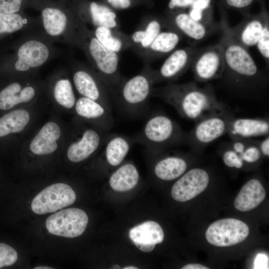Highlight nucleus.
<instances>
[{"instance_id":"nucleus-37","label":"nucleus","mask_w":269,"mask_h":269,"mask_svg":"<svg viewBox=\"0 0 269 269\" xmlns=\"http://www.w3.org/2000/svg\"><path fill=\"white\" fill-rule=\"evenodd\" d=\"M262 154L259 148L257 140L251 139L241 154L242 158L244 162L248 163H254L258 162Z\"/></svg>"},{"instance_id":"nucleus-42","label":"nucleus","mask_w":269,"mask_h":269,"mask_svg":"<svg viewBox=\"0 0 269 269\" xmlns=\"http://www.w3.org/2000/svg\"><path fill=\"white\" fill-rule=\"evenodd\" d=\"M257 143L262 154L269 156V135L265 136L263 139L257 140Z\"/></svg>"},{"instance_id":"nucleus-46","label":"nucleus","mask_w":269,"mask_h":269,"mask_svg":"<svg viewBox=\"0 0 269 269\" xmlns=\"http://www.w3.org/2000/svg\"><path fill=\"white\" fill-rule=\"evenodd\" d=\"M52 269L53 268H50L49 267H45V266L37 267L34 268V269Z\"/></svg>"},{"instance_id":"nucleus-24","label":"nucleus","mask_w":269,"mask_h":269,"mask_svg":"<svg viewBox=\"0 0 269 269\" xmlns=\"http://www.w3.org/2000/svg\"><path fill=\"white\" fill-rule=\"evenodd\" d=\"M61 135L59 127L55 123L48 122L43 126L32 140L29 148L36 155L52 153L57 148V140Z\"/></svg>"},{"instance_id":"nucleus-33","label":"nucleus","mask_w":269,"mask_h":269,"mask_svg":"<svg viewBox=\"0 0 269 269\" xmlns=\"http://www.w3.org/2000/svg\"><path fill=\"white\" fill-rule=\"evenodd\" d=\"M26 19L16 13L0 12V34L12 33L23 28Z\"/></svg>"},{"instance_id":"nucleus-28","label":"nucleus","mask_w":269,"mask_h":269,"mask_svg":"<svg viewBox=\"0 0 269 269\" xmlns=\"http://www.w3.org/2000/svg\"><path fill=\"white\" fill-rule=\"evenodd\" d=\"M139 178L136 167L132 163H127L112 173L109 179V184L116 191H127L132 189L137 185Z\"/></svg>"},{"instance_id":"nucleus-1","label":"nucleus","mask_w":269,"mask_h":269,"mask_svg":"<svg viewBox=\"0 0 269 269\" xmlns=\"http://www.w3.org/2000/svg\"><path fill=\"white\" fill-rule=\"evenodd\" d=\"M221 26L222 36L219 43L224 61L222 78L240 94L259 96L267 86V77L259 69L247 48L233 36L227 22L221 21Z\"/></svg>"},{"instance_id":"nucleus-38","label":"nucleus","mask_w":269,"mask_h":269,"mask_svg":"<svg viewBox=\"0 0 269 269\" xmlns=\"http://www.w3.org/2000/svg\"><path fill=\"white\" fill-rule=\"evenodd\" d=\"M210 2L211 0H193L189 15L195 20L204 23L203 11L208 8Z\"/></svg>"},{"instance_id":"nucleus-32","label":"nucleus","mask_w":269,"mask_h":269,"mask_svg":"<svg viewBox=\"0 0 269 269\" xmlns=\"http://www.w3.org/2000/svg\"><path fill=\"white\" fill-rule=\"evenodd\" d=\"M54 96L59 104L67 109H71L75 105L74 93L69 79H61L57 82L54 89Z\"/></svg>"},{"instance_id":"nucleus-19","label":"nucleus","mask_w":269,"mask_h":269,"mask_svg":"<svg viewBox=\"0 0 269 269\" xmlns=\"http://www.w3.org/2000/svg\"><path fill=\"white\" fill-rule=\"evenodd\" d=\"M164 21L167 28L174 29L182 36L196 41L205 38L211 29L210 24L196 21L184 12L176 14Z\"/></svg>"},{"instance_id":"nucleus-2","label":"nucleus","mask_w":269,"mask_h":269,"mask_svg":"<svg viewBox=\"0 0 269 269\" xmlns=\"http://www.w3.org/2000/svg\"><path fill=\"white\" fill-rule=\"evenodd\" d=\"M152 96L173 107L182 118L195 122L228 109L211 84L201 87L195 81L153 88Z\"/></svg>"},{"instance_id":"nucleus-34","label":"nucleus","mask_w":269,"mask_h":269,"mask_svg":"<svg viewBox=\"0 0 269 269\" xmlns=\"http://www.w3.org/2000/svg\"><path fill=\"white\" fill-rule=\"evenodd\" d=\"M220 147L222 149V156L223 162L227 166L237 169L243 166L244 162L241 155L232 149L228 142L222 143Z\"/></svg>"},{"instance_id":"nucleus-7","label":"nucleus","mask_w":269,"mask_h":269,"mask_svg":"<svg viewBox=\"0 0 269 269\" xmlns=\"http://www.w3.org/2000/svg\"><path fill=\"white\" fill-rule=\"evenodd\" d=\"M88 222V216L83 210L70 208L49 216L45 225L47 231L52 235L73 238L84 233Z\"/></svg>"},{"instance_id":"nucleus-14","label":"nucleus","mask_w":269,"mask_h":269,"mask_svg":"<svg viewBox=\"0 0 269 269\" xmlns=\"http://www.w3.org/2000/svg\"><path fill=\"white\" fill-rule=\"evenodd\" d=\"M108 134V132L102 130H85L79 139L69 145L67 152L68 159L77 163L87 159L103 146Z\"/></svg>"},{"instance_id":"nucleus-35","label":"nucleus","mask_w":269,"mask_h":269,"mask_svg":"<svg viewBox=\"0 0 269 269\" xmlns=\"http://www.w3.org/2000/svg\"><path fill=\"white\" fill-rule=\"evenodd\" d=\"M266 63L269 62V21L268 18L265 23L261 35L256 45Z\"/></svg>"},{"instance_id":"nucleus-15","label":"nucleus","mask_w":269,"mask_h":269,"mask_svg":"<svg viewBox=\"0 0 269 269\" xmlns=\"http://www.w3.org/2000/svg\"><path fill=\"white\" fill-rule=\"evenodd\" d=\"M269 121L266 118L231 119L227 134L231 140L250 139L269 135Z\"/></svg>"},{"instance_id":"nucleus-27","label":"nucleus","mask_w":269,"mask_h":269,"mask_svg":"<svg viewBox=\"0 0 269 269\" xmlns=\"http://www.w3.org/2000/svg\"><path fill=\"white\" fill-rule=\"evenodd\" d=\"M34 95V89L31 86L22 89L19 83H12L0 92V110H7L21 103L29 102Z\"/></svg>"},{"instance_id":"nucleus-16","label":"nucleus","mask_w":269,"mask_h":269,"mask_svg":"<svg viewBox=\"0 0 269 269\" xmlns=\"http://www.w3.org/2000/svg\"><path fill=\"white\" fill-rule=\"evenodd\" d=\"M49 55V49L43 42L36 40L26 41L18 49L14 67L20 72L38 67L47 61Z\"/></svg>"},{"instance_id":"nucleus-10","label":"nucleus","mask_w":269,"mask_h":269,"mask_svg":"<svg viewBox=\"0 0 269 269\" xmlns=\"http://www.w3.org/2000/svg\"><path fill=\"white\" fill-rule=\"evenodd\" d=\"M191 66L196 81L206 82L222 78L224 61L220 43L201 48Z\"/></svg>"},{"instance_id":"nucleus-44","label":"nucleus","mask_w":269,"mask_h":269,"mask_svg":"<svg viewBox=\"0 0 269 269\" xmlns=\"http://www.w3.org/2000/svg\"><path fill=\"white\" fill-rule=\"evenodd\" d=\"M253 0H226L227 4L236 8H243L250 5Z\"/></svg>"},{"instance_id":"nucleus-47","label":"nucleus","mask_w":269,"mask_h":269,"mask_svg":"<svg viewBox=\"0 0 269 269\" xmlns=\"http://www.w3.org/2000/svg\"><path fill=\"white\" fill-rule=\"evenodd\" d=\"M138 268L134 266H128L124 268V269H137Z\"/></svg>"},{"instance_id":"nucleus-31","label":"nucleus","mask_w":269,"mask_h":269,"mask_svg":"<svg viewBox=\"0 0 269 269\" xmlns=\"http://www.w3.org/2000/svg\"><path fill=\"white\" fill-rule=\"evenodd\" d=\"M29 113L25 110L11 111L0 118V137L23 130L29 121Z\"/></svg>"},{"instance_id":"nucleus-25","label":"nucleus","mask_w":269,"mask_h":269,"mask_svg":"<svg viewBox=\"0 0 269 269\" xmlns=\"http://www.w3.org/2000/svg\"><path fill=\"white\" fill-rule=\"evenodd\" d=\"M186 160L179 155H169L160 159L155 164L154 173L159 179L171 181L179 178L187 170Z\"/></svg>"},{"instance_id":"nucleus-4","label":"nucleus","mask_w":269,"mask_h":269,"mask_svg":"<svg viewBox=\"0 0 269 269\" xmlns=\"http://www.w3.org/2000/svg\"><path fill=\"white\" fill-rule=\"evenodd\" d=\"M186 132L174 120L162 113L149 117L141 131L134 137L135 142L152 153H160L185 141Z\"/></svg>"},{"instance_id":"nucleus-5","label":"nucleus","mask_w":269,"mask_h":269,"mask_svg":"<svg viewBox=\"0 0 269 269\" xmlns=\"http://www.w3.org/2000/svg\"><path fill=\"white\" fill-rule=\"evenodd\" d=\"M153 69L150 63H144L142 70L130 79H126L113 94L123 111L132 116L144 113L152 96L154 79Z\"/></svg>"},{"instance_id":"nucleus-12","label":"nucleus","mask_w":269,"mask_h":269,"mask_svg":"<svg viewBox=\"0 0 269 269\" xmlns=\"http://www.w3.org/2000/svg\"><path fill=\"white\" fill-rule=\"evenodd\" d=\"M73 79L77 91L82 97L99 102L112 112L111 93L97 75L79 69L75 72Z\"/></svg>"},{"instance_id":"nucleus-43","label":"nucleus","mask_w":269,"mask_h":269,"mask_svg":"<svg viewBox=\"0 0 269 269\" xmlns=\"http://www.w3.org/2000/svg\"><path fill=\"white\" fill-rule=\"evenodd\" d=\"M193 0H170L168 3V7L170 9L176 7L184 8L190 6Z\"/></svg>"},{"instance_id":"nucleus-41","label":"nucleus","mask_w":269,"mask_h":269,"mask_svg":"<svg viewBox=\"0 0 269 269\" xmlns=\"http://www.w3.org/2000/svg\"><path fill=\"white\" fill-rule=\"evenodd\" d=\"M112 7L116 9H126L130 7L132 3V0H107Z\"/></svg>"},{"instance_id":"nucleus-9","label":"nucleus","mask_w":269,"mask_h":269,"mask_svg":"<svg viewBox=\"0 0 269 269\" xmlns=\"http://www.w3.org/2000/svg\"><path fill=\"white\" fill-rule=\"evenodd\" d=\"M249 228L243 221L234 218L219 220L208 228L205 237L211 245L228 247L244 241L248 236Z\"/></svg>"},{"instance_id":"nucleus-40","label":"nucleus","mask_w":269,"mask_h":269,"mask_svg":"<svg viewBox=\"0 0 269 269\" xmlns=\"http://www.w3.org/2000/svg\"><path fill=\"white\" fill-rule=\"evenodd\" d=\"M254 269H269L268 256L263 253L258 254L255 259Z\"/></svg>"},{"instance_id":"nucleus-18","label":"nucleus","mask_w":269,"mask_h":269,"mask_svg":"<svg viewBox=\"0 0 269 269\" xmlns=\"http://www.w3.org/2000/svg\"><path fill=\"white\" fill-rule=\"evenodd\" d=\"M129 237L140 250L150 252L156 244L163 242L164 232L158 223L148 221L132 228L129 231Z\"/></svg>"},{"instance_id":"nucleus-36","label":"nucleus","mask_w":269,"mask_h":269,"mask_svg":"<svg viewBox=\"0 0 269 269\" xmlns=\"http://www.w3.org/2000/svg\"><path fill=\"white\" fill-rule=\"evenodd\" d=\"M17 258V253L13 248L5 243H0V268L12 265Z\"/></svg>"},{"instance_id":"nucleus-20","label":"nucleus","mask_w":269,"mask_h":269,"mask_svg":"<svg viewBox=\"0 0 269 269\" xmlns=\"http://www.w3.org/2000/svg\"><path fill=\"white\" fill-rule=\"evenodd\" d=\"M138 28L130 35L131 49L140 56L165 27V21L151 18L142 21Z\"/></svg>"},{"instance_id":"nucleus-13","label":"nucleus","mask_w":269,"mask_h":269,"mask_svg":"<svg viewBox=\"0 0 269 269\" xmlns=\"http://www.w3.org/2000/svg\"><path fill=\"white\" fill-rule=\"evenodd\" d=\"M207 172L200 168L191 169L181 175L173 185L171 195L178 202L190 200L204 191L209 182Z\"/></svg>"},{"instance_id":"nucleus-3","label":"nucleus","mask_w":269,"mask_h":269,"mask_svg":"<svg viewBox=\"0 0 269 269\" xmlns=\"http://www.w3.org/2000/svg\"><path fill=\"white\" fill-rule=\"evenodd\" d=\"M73 25V41L82 48L96 74L114 94L126 79L120 72L118 53L103 45L83 21H74Z\"/></svg>"},{"instance_id":"nucleus-6","label":"nucleus","mask_w":269,"mask_h":269,"mask_svg":"<svg viewBox=\"0 0 269 269\" xmlns=\"http://www.w3.org/2000/svg\"><path fill=\"white\" fill-rule=\"evenodd\" d=\"M233 116L227 109L200 120L190 132L186 133L185 143L194 152L202 151L227 133Z\"/></svg>"},{"instance_id":"nucleus-23","label":"nucleus","mask_w":269,"mask_h":269,"mask_svg":"<svg viewBox=\"0 0 269 269\" xmlns=\"http://www.w3.org/2000/svg\"><path fill=\"white\" fill-rule=\"evenodd\" d=\"M266 193L261 182L257 179L249 180L242 187L235 199L234 206L240 211H249L259 206L266 197Z\"/></svg>"},{"instance_id":"nucleus-11","label":"nucleus","mask_w":269,"mask_h":269,"mask_svg":"<svg viewBox=\"0 0 269 269\" xmlns=\"http://www.w3.org/2000/svg\"><path fill=\"white\" fill-rule=\"evenodd\" d=\"M201 48L191 47L175 49L168 55L158 70H154L155 83L177 79L190 67Z\"/></svg>"},{"instance_id":"nucleus-21","label":"nucleus","mask_w":269,"mask_h":269,"mask_svg":"<svg viewBox=\"0 0 269 269\" xmlns=\"http://www.w3.org/2000/svg\"><path fill=\"white\" fill-rule=\"evenodd\" d=\"M182 36L176 30L168 28L162 31L149 47L140 56L144 63L150 62L169 55L180 43Z\"/></svg>"},{"instance_id":"nucleus-29","label":"nucleus","mask_w":269,"mask_h":269,"mask_svg":"<svg viewBox=\"0 0 269 269\" xmlns=\"http://www.w3.org/2000/svg\"><path fill=\"white\" fill-rule=\"evenodd\" d=\"M42 24L46 33L52 37L63 34L70 25L66 14L55 7H46L41 12Z\"/></svg>"},{"instance_id":"nucleus-30","label":"nucleus","mask_w":269,"mask_h":269,"mask_svg":"<svg viewBox=\"0 0 269 269\" xmlns=\"http://www.w3.org/2000/svg\"><path fill=\"white\" fill-rule=\"evenodd\" d=\"M85 19L87 21L86 22L91 23L95 27L105 26L119 29L116 13L109 7L94 1L90 3L89 15Z\"/></svg>"},{"instance_id":"nucleus-26","label":"nucleus","mask_w":269,"mask_h":269,"mask_svg":"<svg viewBox=\"0 0 269 269\" xmlns=\"http://www.w3.org/2000/svg\"><path fill=\"white\" fill-rule=\"evenodd\" d=\"M93 32L103 45L117 53L130 48V35L123 33L119 29L98 26L95 27Z\"/></svg>"},{"instance_id":"nucleus-39","label":"nucleus","mask_w":269,"mask_h":269,"mask_svg":"<svg viewBox=\"0 0 269 269\" xmlns=\"http://www.w3.org/2000/svg\"><path fill=\"white\" fill-rule=\"evenodd\" d=\"M22 0H0V12L13 13L18 12Z\"/></svg>"},{"instance_id":"nucleus-22","label":"nucleus","mask_w":269,"mask_h":269,"mask_svg":"<svg viewBox=\"0 0 269 269\" xmlns=\"http://www.w3.org/2000/svg\"><path fill=\"white\" fill-rule=\"evenodd\" d=\"M268 18L267 15L251 17L234 27H230V32L245 47H253L256 45Z\"/></svg>"},{"instance_id":"nucleus-45","label":"nucleus","mask_w":269,"mask_h":269,"mask_svg":"<svg viewBox=\"0 0 269 269\" xmlns=\"http://www.w3.org/2000/svg\"><path fill=\"white\" fill-rule=\"evenodd\" d=\"M182 269H209L208 268L199 264H189L183 266Z\"/></svg>"},{"instance_id":"nucleus-17","label":"nucleus","mask_w":269,"mask_h":269,"mask_svg":"<svg viewBox=\"0 0 269 269\" xmlns=\"http://www.w3.org/2000/svg\"><path fill=\"white\" fill-rule=\"evenodd\" d=\"M75 108L80 117L95 121L100 130L109 132L114 126L112 112L99 102L82 97L76 102Z\"/></svg>"},{"instance_id":"nucleus-8","label":"nucleus","mask_w":269,"mask_h":269,"mask_svg":"<svg viewBox=\"0 0 269 269\" xmlns=\"http://www.w3.org/2000/svg\"><path fill=\"white\" fill-rule=\"evenodd\" d=\"M76 196L68 184L58 183L43 189L33 198L31 208L35 214L52 213L68 206L75 201Z\"/></svg>"}]
</instances>
